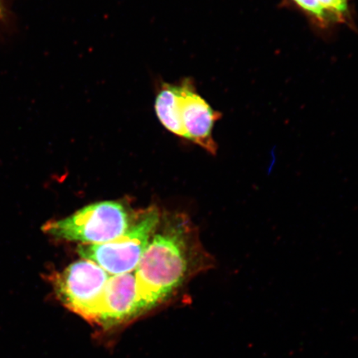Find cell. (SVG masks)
<instances>
[{
	"instance_id": "1",
	"label": "cell",
	"mask_w": 358,
	"mask_h": 358,
	"mask_svg": "<svg viewBox=\"0 0 358 358\" xmlns=\"http://www.w3.org/2000/svg\"><path fill=\"white\" fill-rule=\"evenodd\" d=\"M187 235L182 224L155 232L134 271L144 311L164 301L181 285L189 271Z\"/></svg>"
},
{
	"instance_id": "2",
	"label": "cell",
	"mask_w": 358,
	"mask_h": 358,
	"mask_svg": "<svg viewBox=\"0 0 358 358\" xmlns=\"http://www.w3.org/2000/svg\"><path fill=\"white\" fill-rule=\"evenodd\" d=\"M157 117L169 131L187 138L208 153L217 154L213 131L222 118L196 92L194 80L185 78L177 83H161L155 97Z\"/></svg>"
},
{
	"instance_id": "3",
	"label": "cell",
	"mask_w": 358,
	"mask_h": 358,
	"mask_svg": "<svg viewBox=\"0 0 358 358\" xmlns=\"http://www.w3.org/2000/svg\"><path fill=\"white\" fill-rule=\"evenodd\" d=\"M131 225L123 204L106 201L89 205L61 220L48 222L43 230L56 239L100 245L117 239Z\"/></svg>"
},
{
	"instance_id": "4",
	"label": "cell",
	"mask_w": 358,
	"mask_h": 358,
	"mask_svg": "<svg viewBox=\"0 0 358 358\" xmlns=\"http://www.w3.org/2000/svg\"><path fill=\"white\" fill-rule=\"evenodd\" d=\"M159 222V210L150 208L117 239L104 244L80 245L78 253L83 259L97 264L110 275L133 272Z\"/></svg>"
},
{
	"instance_id": "5",
	"label": "cell",
	"mask_w": 358,
	"mask_h": 358,
	"mask_svg": "<svg viewBox=\"0 0 358 358\" xmlns=\"http://www.w3.org/2000/svg\"><path fill=\"white\" fill-rule=\"evenodd\" d=\"M109 278L108 273L97 264L83 259L71 264L51 280L62 304L93 322L94 313Z\"/></svg>"
},
{
	"instance_id": "6",
	"label": "cell",
	"mask_w": 358,
	"mask_h": 358,
	"mask_svg": "<svg viewBox=\"0 0 358 358\" xmlns=\"http://www.w3.org/2000/svg\"><path fill=\"white\" fill-rule=\"evenodd\" d=\"M143 311L134 273L110 275L94 313L93 322L117 324Z\"/></svg>"
},
{
	"instance_id": "7",
	"label": "cell",
	"mask_w": 358,
	"mask_h": 358,
	"mask_svg": "<svg viewBox=\"0 0 358 358\" xmlns=\"http://www.w3.org/2000/svg\"><path fill=\"white\" fill-rule=\"evenodd\" d=\"M292 1L317 24L326 27L334 24L328 13L321 6L319 0H292Z\"/></svg>"
},
{
	"instance_id": "8",
	"label": "cell",
	"mask_w": 358,
	"mask_h": 358,
	"mask_svg": "<svg viewBox=\"0 0 358 358\" xmlns=\"http://www.w3.org/2000/svg\"><path fill=\"white\" fill-rule=\"evenodd\" d=\"M321 6L334 22H346L348 20V0H319Z\"/></svg>"
},
{
	"instance_id": "9",
	"label": "cell",
	"mask_w": 358,
	"mask_h": 358,
	"mask_svg": "<svg viewBox=\"0 0 358 358\" xmlns=\"http://www.w3.org/2000/svg\"><path fill=\"white\" fill-rule=\"evenodd\" d=\"M4 17H6V10H4L2 0H0V20L4 19Z\"/></svg>"
}]
</instances>
